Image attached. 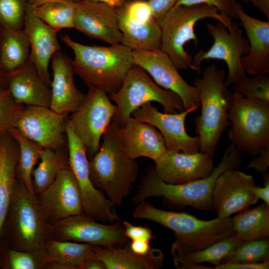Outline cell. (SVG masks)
<instances>
[{"label":"cell","instance_id":"obj_1","mask_svg":"<svg viewBox=\"0 0 269 269\" xmlns=\"http://www.w3.org/2000/svg\"><path fill=\"white\" fill-rule=\"evenodd\" d=\"M136 205L134 218L158 223L174 233L171 245L174 258L199 251L236 234L231 217L203 220L185 212L158 209L145 200Z\"/></svg>","mask_w":269,"mask_h":269},{"label":"cell","instance_id":"obj_2","mask_svg":"<svg viewBox=\"0 0 269 269\" xmlns=\"http://www.w3.org/2000/svg\"><path fill=\"white\" fill-rule=\"evenodd\" d=\"M241 163V152L231 142L220 163L210 175L203 178L183 184H168L156 176L153 167H149L133 200L137 204L150 197L161 196L166 203L178 208L190 206L211 211L212 192L217 178L228 169L238 168Z\"/></svg>","mask_w":269,"mask_h":269},{"label":"cell","instance_id":"obj_3","mask_svg":"<svg viewBox=\"0 0 269 269\" xmlns=\"http://www.w3.org/2000/svg\"><path fill=\"white\" fill-rule=\"evenodd\" d=\"M74 54L72 63L76 74L87 85L115 93L134 65L133 50L121 44L110 46L86 45L73 40L68 34L60 36Z\"/></svg>","mask_w":269,"mask_h":269},{"label":"cell","instance_id":"obj_4","mask_svg":"<svg viewBox=\"0 0 269 269\" xmlns=\"http://www.w3.org/2000/svg\"><path fill=\"white\" fill-rule=\"evenodd\" d=\"M119 127L112 122L102 136L98 151L89 160L91 180L106 192L114 205H120L131 191L138 173V165L125 152L120 139Z\"/></svg>","mask_w":269,"mask_h":269},{"label":"cell","instance_id":"obj_5","mask_svg":"<svg viewBox=\"0 0 269 269\" xmlns=\"http://www.w3.org/2000/svg\"><path fill=\"white\" fill-rule=\"evenodd\" d=\"M2 237L9 248L33 253L45 259L44 245L51 239V225L43 213L37 194L16 178Z\"/></svg>","mask_w":269,"mask_h":269},{"label":"cell","instance_id":"obj_6","mask_svg":"<svg viewBox=\"0 0 269 269\" xmlns=\"http://www.w3.org/2000/svg\"><path fill=\"white\" fill-rule=\"evenodd\" d=\"M193 83L199 95L201 113L195 119V132L200 142V151L214 155L222 133L229 125L228 110L233 92L225 83L224 69L214 63L203 71Z\"/></svg>","mask_w":269,"mask_h":269},{"label":"cell","instance_id":"obj_7","mask_svg":"<svg viewBox=\"0 0 269 269\" xmlns=\"http://www.w3.org/2000/svg\"><path fill=\"white\" fill-rule=\"evenodd\" d=\"M212 18L222 23L227 29L231 18L218 13V9L207 4L174 5L157 22L161 31L160 50L165 53L178 69H191L192 58L184 48L185 45L198 38L194 31L196 23L201 19Z\"/></svg>","mask_w":269,"mask_h":269},{"label":"cell","instance_id":"obj_8","mask_svg":"<svg viewBox=\"0 0 269 269\" xmlns=\"http://www.w3.org/2000/svg\"><path fill=\"white\" fill-rule=\"evenodd\" d=\"M229 139L240 151L256 156L269 146V103L232 93L228 110Z\"/></svg>","mask_w":269,"mask_h":269},{"label":"cell","instance_id":"obj_9","mask_svg":"<svg viewBox=\"0 0 269 269\" xmlns=\"http://www.w3.org/2000/svg\"><path fill=\"white\" fill-rule=\"evenodd\" d=\"M109 97L117 106L112 122L119 127L128 121L134 111L152 101L160 104L165 113L185 110L177 94L159 87L143 69L135 64L127 73L120 89Z\"/></svg>","mask_w":269,"mask_h":269},{"label":"cell","instance_id":"obj_10","mask_svg":"<svg viewBox=\"0 0 269 269\" xmlns=\"http://www.w3.org/2000/svg\"><path fill=\"white\" fill-rule=\"evenodd\" d=\"M88 86L84 102L68 116V122L84 145L90 160L98 151L101 139L112 121L117 106L103 89Z\"/></svg>","mask_w":269,"mask_h":269},{"label":"cell","instance_id":"obj_11","mask_svg":"<svg viewBox=\"0 0 269 269\" xmlns=\"http://www.w3.org/2000/svg\"><path fill=\"white\" fill-rule=\"evenodd\" d=\"M208 32L212 36L214 43L207 50H199L192 59L191 69L201 73L203 61L209 59L223 60L226 64L228 73L225 79L226 85H233L246 76L241 63V58L250 50L248 41L243 36V30L238 24L232 22L228 30L221 22L216 24L206 22Z\"/></svg>","mask_w":269,"mask_h":269},{"label":"cell","instance_id":"obj_12","mask_svg":"<svg viewBox=\"0 0 269 269\" xmlns=\"http://www.w3.org/2000/svg\"><path fill=\"white\" fill-rule=\"evenodd\" d=\"M66 136L68 165L78 183L84 214L104 223L120 221L113 209L114 205L101 190L93 185L90 176L89 159L85 148L67 121Z\"/></svg>","mask_w":269,"mask_h":269},{"label":"cell","instance_id":"obj_13","mask_svg":"<svg viewBox=\"0 0 269 269\" xmlns=\"http://www.w3.org/2000/svg\"><path fill=\"white\" fill-rule=\"evenodd\" d=\"M51 239L86 243L105 248H123L130 242L120 221L106 225L84 214L72 216L51 225Z\"/></svg>","mask_w":269,"mask_h":269},{"label":"cell","instance_id":"obj_14","mask_svg":"<svg viewBox=\"0 0 269 269\" xmlns=\"http://www.w3.org/2000/svg\"><path fill=\"white\" fill-rule=\"evenodd\" d=\"M68 115L50 107L24 106L15 127L27 139L42 148L56 149L66 145Z\"/></svg>","mask_w":269,"mask_h":269},{"label":"cell","instance_id":"obj_15","mask_svg":"<svg viewBox=\"0 0 269 269\" xmlns=\"http://www.w3.org/2000/svg\"><path fill=\"white\" fill-rule=\"evenodd\" d=\"M134 64L143 69L159 87L171 91L181 98L185 109L199 107L196 88L190 85L180 75L169 57L160 49L133 50Z\"/></svg>","mask_w":269,"mask_h":269},{"label":"cell","instance_id":"obj_16","mask_svg":"<svg viewBox=\"0 0 269 269\" xmlns=\"http://www.w3.org/2000/svg\"><path fill=\"white\" fill-rule=\"evenodd\" d=\"M194 106L178 113H161L151 102L143 104L134 111V118L157 128L162 135L167 149L193 153L200 151L198 137L192 136L186 132L185 121L187 116L197 110Z\"/></svg>","mask_w":269,"mask_h":269},{"label":"cell","instance_id":"obj_17","mask_svg":"<svg viewBox=\"0 0 269 269\" xmlns=\"http://www.w3.org/2000/svg\"><path fill=\"white\" fill-rule=\"evenodd\" d=\"M37 195L43 213L51 225L67 217L84 214L80 190L69 167L61 171L54 181Z\"/></svg>","mask_w":269,"mask_h":269},{"label":"cell","instance_id":"obj_18","mask_svg":"<svg viewBox=\"0 0 269 269\" xmlns=\"http://www.w3.org/2000/svg\"><path fill=\"white\" fill-rule=\"evenodd\" d=\"M253 176L237 169H228L217 178L212 192L213 209L218 217H230L256 204L259 199L251 191Z\"/></svg>","mask_w":269,"mask_h":269},{"label":"cell","instance_id":"obj_19","mask_svg":"<svg viewBox=\"0 0 269 269\" xmlns=\"http://www.w3.org/2000/svg\"><path fill=\"white\" fill-rule=\"evenodd\" d=\"M155 162L153 170L156 176L171 184L206 177L215 167L212 156L200 151L187 153L167 149Z\"/></svg>","mask_w":269,"mask_h":269},{"label":"cell","instance_id":"obj_20","mask_svg":"<svg viewBox=\"0 0 269 269\" xmlns=\"http://www.w3.org/2000/svg\"><path fill=\"white\" fill-rule=\"evenodd\" d=\"M74 28L88 37L110 45L121 43L117 9L98 1L75 0Z\"/></svg>","mask_w":269,"mask_h":269},{"label":"cell","instance_id":"obj_21","mask_svg":"<svg viewBox=\"0 0 269 269\" xmlns=\"http://www.w3.org/2000/svg\"><path fill=\"white\" fill-rule=\"evenodd\" d=\"M23 28L29 43V60L42 79L50 87L49 62L53 55L61 50L57 38L58 31L38 17L34 12L33 7L29 3L26 8Z\"/></svg>","mask_w":269,"mask_h":269},{"label":"cell","instance_id":"obj_22","mask_svg":"<svg viewBox=\"0 0 269 269\" xmlns=\"http://www.w3.org/2000/svg\"><path fill=\"white\" fill-rule=\"evenodd\" d=\"M51 62L53 74L50 108L58 113L69 115L82 105L86 94L75 85V72L69 57L60 50L53 55Z\"/></svg>","mask_w":269,"mask_h":269},{"label":"cell","instance_id":"obj_23","mask_svg":"<svg viewBox=\"0 0 269 269\" xmlns=\"http://www.w3.org/2000/svg\"><path fill=\"white\" fill-rule=\"evenodd\" d=\"M233 7L245 30L250 44L249 53L241 58L242 66L250 75L269 73V20L263 21L250 16L236 1Z\"/></svg>","mask_w":269,"mask_h":269},{"label":"cell","instance_id":"obj_24","mask_svg":"<svg viewBox=\"0 0 269 269\" xmlns=\"http://www.w3.org/2000/svg\"><path fill=\"white\" fill-rule=\"evenodd\" d=\"M119 133L125 152L133 159L145 157L155 162L167 150L165 141L156 129L134 117L119 127Z\"/></svg>","mask_w":269,"mask_h":269},{"label":"cell","instance_id":"obj_25","mask_svg":"<svg viewBox=\"0 0 269 269\" xmlns=\"http://www.w3.org/2000/svg\"><path fill=\"white\" fill-rule=\"evenodd\" d=\"M8 91L13 99L25 106L50 107L51 88L39 76L29 59L13 71L7 73Z\"/></svg>","mask_w":269,"mask_h":269},{"label":"cell","instance_id":"obj_26","mask_svg":"<svg viewBox=\"0 0 269 269\" xmlns=\"http://www.w3.org/2000/svg\"><path fill=\"white\" fill-rule=\"evenodd\" d=\"M116 8L122 35L121 44L132 50L160 49L161 31L155 19L140 20L130 16L122 6Z\"/></svg>","mask_w":269,"mask_h":269},{"label":"cell","instance_id":"obj_27","mask_svg":"<svg viewBox=\"0 0 269 269\" xmlns=\"http://www.w3.org/2000/svg\"><path fill=\"white\" fill-rule=\"evenodd\" d=\"M19 152L16 141L8 133L0 134V265L1 233L12 196Z\"/></svg>","mask_w":269,"mask_h":269},{"label":"cell","instance_id":"obj_28","mask_svg":"<svg viewBox=\"0 0 269 269\" xmlns=\"http://www.w3.org/2000/svg\"><path fill=\"white\" fill-rule=\"evenodd\" d=\"M129 245L118 248L94 246V255L103 262L106 269H158L162 267L164 256L160 250L151 248L142 255L132 251Z\"/></svg>","mask_w":269,"mask_h":269},{"label":"cell","instance_id":"obj_29","mask_svg":"<svg viewBox=\"0 0 269 269\" xmlns=\"http://www.w3.org/2000/svg\"><path fill=\"white\" fill-rule=\"evenodd\" d=\"M30 47L23 28H1L0 37V69L5 73L16 70L28 59Z\"/></svg>","mask_w":269,"mask_h":269},{"label":"cell","instance_id":"obj_30","mask_svg":"<svg viewBox=\"0 0 269 269\" xmlns=\"http://www.w3.org/2000/svg\"><path fill=\"white\" fill-rule=\"evenodd\" d=\"M94 246L49 239L44 245L45 265L48 263L55 262L63 264L69 269H82L85 261L93 255Z\"/></svg>","mask_w":269,"mask_h":269},{"label":"cell","instance_id":"obj_31","mask_svg":"<svg viewBox=\"0 0 269 269\" xmlns=\"http://www.w3.org/2000/svg\"><path fill=\"white\" fill-rule=\"evenodd\" d=\"M242 241L235 234L199 251L174 258V266L178 269H207L206 266L200 265L204 263L217 266Z\"/></svg>","mask_w":269,"mask_h":269},{"label":"cell","instance_id":"obj_32","mask_svg":"<svg viewBox=\"0 0 269 269\" xmlns=\"http://www.w3.org/2000/svg\"><path fill=\"white\" fill-rule=\"evenodd\" d=\"M232 219L236 235L242 241L269 237V205L264 202L239 212Z\"/></svg>","mask_w":269,"mask_h":269},{"label":"cell","instance_id":"obj_33","mask_svg":"<svg viewBox=\"0 0 269 269\" xmlns=\"http://www.w3.org/2000/svg\"><path fill=\"white\" fill-rule=\"evenodd\" d=\"M68 148H42L40 162L32 173L33 191L39 194L45 190L63 170L69 167Z\"/></svg>","mask_w":269,"mask_h":269},{"label":"cell","instance_id":"obj_34","mask_svg":"<svg viewBox=\"0 0 269 269\" xmlns=\"http://www.w3.org/2000/svg\"><path fill=\"white\" fill-rule=\"evenodd\" d=\"M8 133L16 141L19 147V157L15 171L16 178L21 182L28 190L34 192L32 173L35 165L40 160L42 148L24 137L15 128L10 129Z\"/></svg>","mask_w":269,"mask_h":269},{"label":"cell","instance_id":"obj_35","mask_svg":"<svg viewBox=\"0 0 269 269\" xmlns=\"http://www.w3.org/2000/svg\"><path fill=\"white\" fill-rule=\"evenodd\" d=\"M75 0H58L33 7L35 14L50 27L58 31L74 28Z\"/></svg>","mask_w":269,"mask_h":269},{"label":"cell","instance_id":"obj_36","mask_svg":"<svg viewBox=\"0 0 269 269\" xmlns=\"http://www.w3.org/2000/svg\"><path fill=\"white\" fill-rule=\"evenodd\" d=\"M269 261V240L242 241L220 264H254Z\"/></svg>","mask_w":269,"mask_h":269},{"label":"cell","instance_id":"obj_37","mask_svg":"<svg viewBox=\"0 0 269 269\" xmlns=\"http://www.w3.org/2000/svg\"><path fill=\"white\" fill-rule=\"evenodd\" d=\"M5 255H1L0 267L7 269H45L44 257L30 252L17 250L6 247Z\"/></svg>","mask_w":269,"mask_h":269},{"label":"cell","instance_id":"obj_38","mask_svg":"<svg viewBox=\"0 0 269 269\" xmlns=\"http://www.w3.org/2000/svg\"><path fill=\"white\" fill-rule=\"evenodd\" d=\"M234 92L243 96L269 103V77L262 74L245 77L233 84Z\"/></svg>","mask_w":269,"mask_h":269},{"label":"cell","instance_id":"obj_39","mask_svg":"<svg viewBox=\"0 0 269 269\" xmlns=\"http://www.w3.org/2000/svg\"><path fill=\"white\" fill-rule=\"evenodd\" d=\"M27 0H0V25L2 28L21 29Z\"/></svg>","mask_w":269,"mask_h":269},{"label":"cell","instance_id":"obj_40","mask_svg":"<svg viewBox=\"0 0 269 269\" xmlns=\"http://www.w3.org/2000/svg\"><path fill=\"white\" fill-rule=\"evenodd\" d=\"M24 106L17 103L8 91L0 94V134L15 127Z\"/></svg>","mask_w":269,"mask_h":269},{"label":"cell","instance_id":"obj_41","mask_svg":"<svg viewBox=\"0 0 269 269\" xmlns=\"http://www.w3.org/2000/svg\"><path fill=\"white\" fill-rule=\"evenodd\" d=\"M235 2V0H177L174 5L207 4L216 7L221 14L238 18L233 7Z\"/></svg>","mask_w":269,"mask_h":269},{"label":"cell","instance_id":"obj_42","mask_svg":"<svg viewBox=\"0 0 269 269\" xmlns=\"http://www.w3.org/2000/svg\"><path fill=\"white\" fill-rule=\"evenodd\" d=\"M122 7L126 13L132 17L142 21H149L154 19L147 1L129 0Z\"/></svg>","mask_w":269,"mask_h":269},{"label":"cell","instance_id":"obj_43","mask_svg":"<svg viewBox=\"0 0 269 269\" xmlns=\"http://www.w3.org/2000/svg\"><path fill=\"white\" fill-rule=\"evenodd\" d=\"M122 223L125 234L130 241L142 240L150 241L155 238L152 230L149 227L134 225L126 221Z\"/></svg>","mask_w":269,"mask_h":269},{"label":"cell","instance_id":"obj_44","mask_svg":"<svg viewBox=\"0 0 269 269\" xmlns=\"http://www.w3.org/2000/svg\"><path fill=\"white\" fill-rule=\"evenodd\" d=\"M177 0H148L153 18L158 21L173 7Z\"/></svg>","mask_w":269,"mask_h":269},{"label":"cell","instance_id":"obj_45","mask_svg":"<svg viewBox=\"0 0 269 269\" xmlns=\"http://www.w3.org/2000/svg\"><path fill=\"white\" fill-rule=\"evenodd\" d=\"M258 156L249 161L247 167L263 173L267 172L269 167V146L260 151Z\"/></svg>","mask_w":269,"mask_h":269},{"label":"cell","instance_id":"obj_46","mask_svg":"<svg viewBox=\"0 0 269 269\" xmlns=\"http://www.w3.org/2000/svg\"><path fill=\"white\" fill-rule=\"evenodd\" d=\"M263 186H258L255 184L251 191L259 199L262 200L264 203L269 205V175L267 172L263 173Z\"/></svg>","mask_w":269,"mask_h":269},{"label":"cell","instance_id":"obj_47","mask_svg":"<svg viewBox=\"0 0 269 269\" xmlns=\"http://www.w3.org/2000/svg\"><path fill=\"white\" fill-rule=\"evenodd\" d=\"M269 261L254 264H220L212 269H268Z\"/></svg>","mask_w":269,"mask_h":269},{"label":"cell","instance_id":"obj_48","mask_svg":"<svg viewBox=\"0 0 269 269\" xmlns=\"http://www.w3.org/2000/svg\"><path fill=\"white\" fill-rule=\"evenodd\" d=\"M150 241L142 240L130 241L129 247L134 253L144 255L147 254L151 249Z\"/></svg>","mask_w":269,"mask_h":269},{"label":"cell","instance_id":"obj_49","mask_svg":"<svg viewBox=\"0 0 269 269\" xmlns=\"http://www.w3.org/2000/svg\"><path fill=\"white\" fill-rule=\"evenodd\" d=\"M82 269H106V268L103 262L93 254L85 261Z\"/></svg>","mask_w":269,"mask_h":269},{"label":"cell","instance_id":"obj_50","mask_svg":"<svg viewBox=\"0 0 269 269\" xmlns=\"http://www.w3.org/2000/svg\"><path fill=\"white\" fill-rule=\"evenodd\" d=\"M254 5L269 20V0H252Z\"/></svg>","mask_w":269,"mask_h":269},{"label":"cell","instance_id":"obj_51","mask_svg":"<svg viewBox=\"0 0 269 269\" xmlns=\"http://www.w3.org/2000/svg\"><path fill=\"white\" fill-rule=\"evenodd\" d=\"M98 1L105 3L115 8L120 7L124 5L129 0H84Z\"/></svg>","mask_w":269,"mask_h":269},{"label":"cell","instance_id":"obj_52","mask_svg":"<svg viewBox=\"0 0 269 269\" xmlns=\"http://www.w3.org/2000/svg\"><path fill=\"white\" fill-rule=\"evenodd\" d=\"M8 91L7 73L0 69V94Z\"/></svg>","mask_w":269,"mask_h":269},{"label":"cell","instance_id":"obj_53","mask_svg":"<svg viewBox=\"0 0 269 269\" xmlns=\"http://www.w3.org/2000/svg\"><path fill=\"white\" fill-rule=\"evenodd\" d=\"M54 0H27V2L29 4H30L31 6H32L33 7L37 6L39 5H41L43 3L54 1Z\"/></svg>","mask_w":269,"mask_h":269},{"label":"cell","instance_id":"obj_54","mask_svg":"<svg viewBox=\"0 0 269 269\" xmlns=\"http://www.w3.org/2000/svg\"><path fill=\"white\" fill-rule=\"evenodd\" d=\"M1 28H2V27H1V26L0 25V33H1Z\"/></svg>","mask_w":269,"mask_h":269},{"label":"cell","instance_id":"obj_55","mask_svg":"<svg viewBox=\"0 0 269 269\" xmlns=\"http://www.w3.org/2000/svg\"></svg>","mask_w":269,"mask_h":269}]
</instances>
